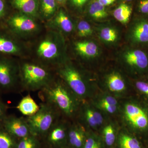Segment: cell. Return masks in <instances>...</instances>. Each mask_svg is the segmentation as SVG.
Here are the masks:
<instances>
[{
	"mask_svg": "<svg viewBox=\"0 0 148 148\" xmlns=\"http://www.w3.org/2000/svg\"><path fill=\"white\" fill-rule=\"evenodd\" d=\"M138 8L141 13L148 14V0H140Z\"/></svg>",
	"mask_w": 148,
	"mask_h": 148,
	"instance_id": "obj_34",
	"label": "cell"
},
{
	"mask_svg": "<svg viewBox=\"0 0 148 148\" xmlns=\"http://www.w3.org/2000/svg\"><path fill=\"white\" fill-rule=\"evenodd\" d=\"M88 0H71L72 4L77 7H82Z\"/></svg>",
	"mask_w": 148,
	"mask_h": 148,
	"instance_id": "obj_37",
	"label": "cell"
},
{
	"mask_svg": "<svg viewBox=\"0 0 148 148\" xmlns=\"http://www.w3.org/2000/svg\"><path fill=\"white\" fill-rule=\"evenodd\" d=\"M48 27L51 30H54L60 33H71L73 30V22L66 13L61 10L55 14L53 18L48 22Z\"/></svg>",
	"mask_w": 148,
	"mask_h": 148,
	"instance_id": "obj_12",
	"label": "cell"
},
{
	"mask_svg": "<svg viewBox=\"0 0 148 148\" xmlns=\"http://www.w3.org/2000/svg\"><path fill=\"white\" fill-rule=\"evenodd\" d=\"M58 76L78 98H82L87 93V88L79 71L71 65L63 64L55 69Z\"/></svg>",
	"mask_w": 148,
	"mask_h": 148,
	"instance_id": "obj_7",
	"label": "cell"
},
{
	"mask_svg": "<svg viewBox=\"0 0 148 148\" xmlns=\"http://www.w3.org/2000/svg\"><path fill=\"white\" fill-rule=\"evenodd\" d=\"M89 13L90 16L96 19L105 18L108 16L105 6L101 5L98 1H94L91 3Z\"/></svg>",
	"mask_w": 148,
	"mask_h": 148,
	"instance_id": "obj_26",
	"label": "cell"
},
{
	"mask_svg": "<svg viewBox=\"0 0 148 148\" xmlns=\"http://www.w3.org/2000/svg\"><path fill=\"white\" fill-rule=\"evenodd\" d=\"M64 43L61 34L49 29L37 40L34 47L36 61L55 69L63 64Z\"/></svg>",
	"mask_w": 148,
	"mask_h": 148,
	"instance_id": "obj_1",
	"label": "cell"
},
{
	"mask_svg": "<svg viewBox=\"0 0 148 148\" xmlns=\"http://www.w3.org/2000/svg\"><path fill=\"white\" fill-rule=\"evenodd\" d=\"M125 58L128 65L137 70L143 71L148 67V56L143 50L130 51L126 53Z\"/></svg>",
	"mask_w": 148,
	"mask_h": 148,
	"instance_id": "obj_13",
	"label": "cell"
},
{
	"mask_svg": "<svg viewBox=\"0 0 148 148\" xmlns=\"http://www.w3.org/2000/svg\"><path fill=\"white\" fill-rule=\"evenodd\" d=\"M83 148H103L100 138L95 135H87Z\"/></svg>",
	"mask_w": 148,
	"mask_h": 148,
	"instance_id": "obj_28",
	"label": "cell"
},
{
	"mask_svg": "<svg viewBox=\"0 0 148 148\" xmlns=\"http://www.w3.org/2000/svg\"><path fill=\"white\" fill-rule=\"evenodd\" d=\"M132 12V8L126 4H121L114 11V18L122 24L129 21Z\"/></svg>",
	"mask_w": 148,
	"mask_h": 148,
	"instance_id": "obj_20",
	"label": "cell"
},
{
	"mask_svg": "<svg viewBox=\"0 0 148 148\" xmlns=\"http://www.w3.org/2000/svg\"><path fill=\"white\" fill-rule=\"evenodd\" d=\"M17 139L0 127V148H16Z\"/></svg>",
	"mask_w": 148,
	"mask_h": 148,
	"instance_id": "obj_23",
	"label": "cell"
},
{
	"mask_svg": "<svg viewBox=\"0 0 148 148\" xmlns=\"http://www.w3.org/2000/svg\"><path fill=\"white\" fill-rule=\"evenodd\" d=\"M21 40L5 27L0 26V54L19 58L26 56L28 49Z\"/></svg>",
	"mask_w": 148,
	"mask_h": 148,
	"instance_id": "obj_8",
	"label": "cell"
},
{
	"mask_svg": "<svg viewBox=\"0 0 148 148\" xmlns=\"http://www.w3.org/2000/svg\"><path fill=\"white\" fill-rule=\"evenodd\" d=\"M118 145L119 148H142L140 142L136 138L124 133L120 135Z\"/></svg>",
	"mask_w": 148,
	"mask_h": 148,
	"instance_id": "obj_22",
	"label": "cell"
},
{
	"mask_svg": "<svg viewBox=\"0 0 148 148\" xmlns=\"http://www.w3.org/2000/svg\"><path fill=\"white\" fill-rule=\"evenodd\" d=\"M92 29L87 21H80L77 24L78 36L80 37H86L92 34Z\"/></svg>",
	"mask_w": 148,
	"mask_h": 148,
	"instance_id": "obj_29",
	"label": "cell"
},
{
	"mask_svg": "<svg viewBox=\"0 0 148 148\" xmlns=\"http://www.w3.org/2000/svg\"><path fill=\"white\" fill-rule=\"evenodd\" d=\"M68 131L59 119L45 135L48 145L52 148H66L68 144Z\"/></svg>",
	"mask_w": 148,
	"mask_h": 148,
	"instance_id": "obj_11",
	"label": "cell"
},
{
	"mask_svg": "<svg viewBox=\"0 0 148 148\" xmlns=\"http://www.w3.org/2000/svg\"><path fill=\"white\" fill-rule=\"evenodd\" d=\"M99 3L104 6L112 4L116 0H98Z\"/></svg>",
	"mask_w": 148,
	"mask_h": 148,
	"instance_id": "obj_38",
	"label": "cell"
},
{
	"mask_svg": "<svg viewBox=\"0 0 148 148\" xmlns=\"http://www.w3.org/2000/svg\"><path fill=\"white\" fill-rule=\"evenodd\" d=\"M103 139L106 145L111 147L114 145L116 139L115 132L114 127L108 125L104 127L103 130Z\"/></svg>",
	"mask_w": 148,
	"mask_h": 148,
	"instance_id": "obj_27",
	"label": "cell"
},
{
	"mask_svg": "<svg viewBox=\"0 0 148 148\" xmlns=\"http://www.w3.org/2000/svg\"><path fill=\"white\" fill-rule=\"evenodd\" d=\"M84 115L86 121L91 127H96L103 122V118L101 114L92 109H86Z\"/></svg>",
	"mask_w": 148,
	"mask_h": 148,
	"instance_id": "obj_24",
	"label": "cell"
},
{
	"mask_svg": "<svg viewBox=\"0 0 148 148\" xmlns=\"http://www.w3.org/2000/svg\"><path fill=\"white\" fill-rule=\"evenodd\" d=\"M100 106L103 110L109 113H113L116 111L117 110L116 106L106 105V104H100Z\"/></svg>",
	"mask_w": 148,
	"mask_h": 148,
	"instance_id": "obj_36",
	"label": "cell"
},
{
	"mask_svg": "<svg viewBox=\"0 0 148 148\" xmlns=\"http://www.w3.org/2000/svg\"><path fill=\"white\" fill-rule=\"evenodd\" d=\"M56 1L58 2V3H62L65 1V0H56Z\"/></svg>",
	"mask_w": 148,
	"mask_h": 148,
	"instance_id": "obj_39",
	"label": "cell"
},
{
	"mask_svg": "<svg viewBox=\"0 0 148 148\" xmlns=\"http://www.w3.org/2000/svg\"><path fill=\"white\" fill-rule=\"evenodd\" d=\"M8 107L0 96V127H2L3 122L7 116Z\"/></svg>",
	"mask_w": 148,
	"mask_h": 148,
	"instance_id": "obj_31",
	"label": "cell"
},
{
	"mask_svg": "<svg viewBox=\"0 0 148 148\" xmlns=\"http://www.w3.org/2000/svg\"><path fill=\"white\" fill-rule=\"evenodd\" d=\"M21 91L42 90L56 78L52 68L36 61H19Z\"/></svg>",
	"mask_w": 148,
	"mask_h": 148,
	"instance_id": "obj_2",
	"label": "cell"
},
{
	"mask_svg": "<svg viewBox=\"0 0 148 148\" xmlns=\"http://www.w3.org/2000/svg\"><path fill=\"white\" fill-rule=\"evenodd\" d=\"M107 84L109 89L112 92H122L125 88L124 81L120 76L117 74L110 75L108 78Z\"/></svg>",
	"mask_w": 148,
	"mask_h": 148,
	"instance_id": "obj_21",
	"label": "cell"
},
{
	"mask_svg": "<svg viewBox=\"0 0 148 148\" xmlns=\"http://www.w3.org/2000/svg\"></svg>",
	"mask_w": 148,
	"mask_h": 148,
	"instance_id": "obj_41",
	"label": "cell"
},
{
	"mask_svg": "<svg viewBox=\"0 0 148 148\" xmlns=\"http://www.w3.org/2000/svg\"><path fill=\"white\" fill-rule=\"evenodd\" d=\"M40 98L43 102L51 104L57 109L60 114L66 116H73L77 110V97L67 87L63 82L56 79L40 90Z\"/></svg>",
	"mask_w": 148,
	"mask_h": 148,
	"instance_id": "obj_3",
	"label": "cell"
},
{
	"mask_svg": "<svg viewBox=\"0 0 148 148\" xmlns=\"http://www.w3.org/2000/svg\"><path fill=\"white\" fill-rule=\"evenodd\" d=\"M60 113L51 104L43 102L34 115L26 117L31 134L39 138L45 136L59 119Z\"/></svg>",
	"mask_w": 148,
	"mask_h": 148,
	"instance_id": "obj_4",
	"label": "cell"
},
{
	"mask_svg": "<svg viewBox=\"0 0 148 148\" xmlns=\"http://www.w3.org/2000/svg\"><path fill=\"white\" fill-rule=\"evenodd\" d=\"M135 86L140 92L148 97V83L142 81H138L136 82Z\"/></svg>",
	"mask_w": 148,
	"mask_h": 148,
	"instance_id": "obj_33",
	"label": "cell"
},
{
	"mask_svg": "<svg viewBox=\"0 0 148 148\" xmlns=\"http://www.w3.org/2000/svg\"><path fill=\"white\" fill-rule=\"evenodd\" d=\"M132 36L135 42L148 43V21L141 20L137 22L132 29Z\"/></svg>",
	"mask_w": 148,
	"mask_h": 148,
	"instance_id": "obj_17",
	"label": "cell"
},
{
	"mask_svg": "<svg viewBox=\"0 0 148 148\" xmlns=\"http://www.w3.org/2000/svg\"><path fill=\"white\" fill-rule=\"evenodd\" d=\"M86 135L84 127L80 125H75L68 131V144L70 148H83Z\"/></svg>",
	"mask_w": 148,
	"mask_h": 148,
	"instance_id": "obj_15",
	"label": "cell"
},
{
	"mask_svg": "<svg viewBox=\"0 0 148 148\" xmlns=\"http://www.w3.org/2000/svg\"><path fill=\"white\" fill-rule=\"evenodd\" d=\"M2 25L21 40L36 36L42 29L36 18L20 12L9 15Z\"/></svg>",
	"mask_w": 148,
	"mask_h": 148,
	"instance_id": "obj_5",
	"label": "cell"
},
{
	"mask_svg": "<svg viewBox=\"0 0 148 148\" xmlns=\"http://www.w3.org/2000/svg\"><path fill=\"white\" fill-rule=\"evenodd\" d=\"M125 114L127 120L134 128L140 130L148 128V114L140 106L128 103L125 108Z\"/></svg>",
	"mask_w": 148,
	"mask_h": 148,
	"instance_id": "obj_10",
	"label": "cell"
},
{
	"mask_svg": "<svg viewBox=\"0 0 148 148\" xmlns=\"http://www.w3.org/2000/svg\"><path fill=\"white\" fill-rule=\"evenodd\" d=\"M124 1H131L132 0H124Z\"/></svg>",
	"mask_w": 148,
	"mask_h": 148,
	"instance_id": "obj_40",
	"label": "cell"
},
{
	"mask_svg": "<svg viewBox=\"0 0 148 148\" xmlns=\"http://www.w3.org/2000/svg\"><path fill=\"white\" fill-rule=\"evenodd\" d=\"M6 5L4 0H0V26H1L8 17Z\"/></svg>",
	"mask_w": 148,
	"mask_h": 148,
	"instance_id": "obj_32",
	"label": "cell"
},
{
	"mask_svg": "<svg viewBox=\"0 0 148 148\" xmlns=\"http://www.w3.org/2000/svg\"><path fill=\"white\" fill-rule=\"evenodd\" d=\"M40 108V106L36 103L29 93L20 100L16 109L24 116L29 117L37 113Z\"/></svg>",
	"mask_w": 148,
	"mask_h": 148,
	"instance_id": "obj_16",
	"label": "cell"
},
{
	"mask_svg": "<svg viewBox=\"0 0 148 148\" xmlns=\"http://www.w3.org/2000/svg\"><path fill=\"white\" fill-rule=\"evenodd\" d=\"M56 1V0H41L40 10L44 20L49 21L55 16L57 9Z\"/></svg>",
	"mask_w": 148,
	"mask_h": 148,
	"instance_id": "obj_19",
	"label": "cell"
},
{
	"mask_svg": "<svg viewBox=\"0 0 148 148\" xmlns=\"http://www.w3.org/2000/svg\"><path fill=\"white\" fill-rule=\"evenodd\" d=\"M2 127L17 140L31 134L26 117H18L12 115H7L3 122Z\"/></svg>",
	"mask_w": 148,
	"mask_h": 148,
	"instance_id": "obj_9",
	"label": "cell"
},
{
	"mask_svg": "<svg viewBox=\"0 0 148 148\" xmlns=\"http://www.w3.org/2000/svg\"><path fill=\"white\" fill-rule=\"evenodd\" d=\"M75 47L77 52L84 57H94L98 53L97 45L92 42H78L75 43Z\"/></svg>",
	"mask_w": 148,
	"mask_h": 148,
	"instance_id": "obj_18",
	"label": "cell"
},
{
	"mask_svg": "<svg viewBox=\"0 0 148 148\" xmlns=\"http://www.w3.org/2000/svg\"><path fill=\"white\" fill-rule=\"evenodd\" d=\"M100 35L102 39L108 42L115 41L117 36L115 30L108 27H106L102 29Z\"/></svg>",
	"mask_w": 148,
	"mask_h": 148,
	"instance_id": "obj_30",
	"label": "cell"
},
{
	"mask_svg": "<svg viewBox=\"0 0 148 148\" xmlns=\"http://www.w3.org/2000/svg\"><path fill=\"white\" fill-rule=\"evenodd\" d=\"M117 101L116 99L112 96H107L103 98L100 102V104H106V105L116 106Z\"/></svg>",
	"mask_w": 148,
	"mask_h": 148,
	"instance_id": "obj_35",
	"label": "cell"
},
{
	"mask_svg": "<svg viewBox=\"0 0 148 148\" xmlns=\"http://www.w3.org/2000/svg\"><path fill=\"white\" fill-rule=\"evenodd\" d=\"M11 5L19 12L36 18L39 13L38 0H9Z\"/></svg>",
	"mask_w": 148,
	"mask_h": 148,
	"instance_id": "obj_14",
	"label": "cell"
},
{
	"mask_svg": "<svg viewBox=\"0 0 148 148\" xmlns=\"http://www.w3.org/2000/svg\"><path fill=\"white\" fill-rule=\"evenodd\" d=\"M39 138L31 135L17 140L16 148H40Z\"/></svg>",
	"mask_w": 148,
	"mask_h": 148,
	"instance_id": "obj_25",
	"label": "cell"
},
{
	"mask_svg": "<svg viewBox=\"0 0 148 148\" xmlns=\"http://www.w3.org/2000/svg\"><path fill=\"white\" fill-rule=\"evenodd\" d=\"M20 90L19 61L14 57L0 54V93Z\"/></svg>",
	"mask_w": 148,
	"mask_h": 148,
	"instance_id": "obj_6",
	"label": "cell"
}]
</instances>
